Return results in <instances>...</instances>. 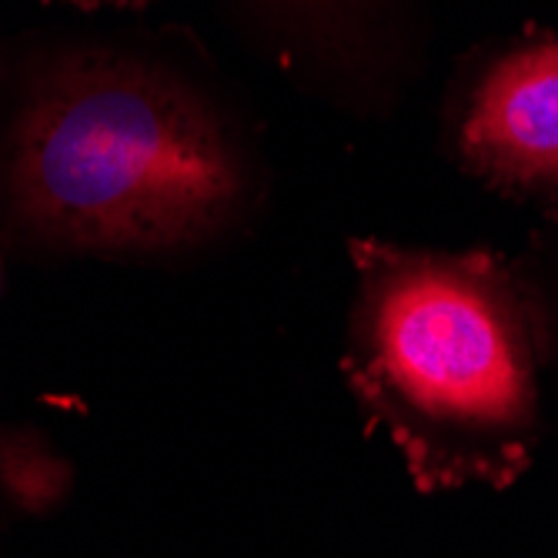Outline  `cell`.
<instances>
[{
    "label": "cell",
    "instance_id": "6da1fadb",
    "mask_svg": "<svg viewBox=\"0 0 558 558\" xmlns=\"http://www.w3.org/2000/svg\"><path fill=\"white\" fill-rule=\"evenodd\" d=\"M265 187L247 121L187 50L71 34L8 44L0 251L137 262L208 244Z\"/></svg>",
    "mask_w": 558,
    "mask_h": 558
},
{
    "label": "cell",
    "instance_id": "7a4b0ae2",
    "mask_svg": "<svg viewBox=\"0 0 558 558\" xmlns=\"http://www.w3.org/2000/svg\"><path fill=\"white\" fill-rule=\"evenodd\" d=\"M362 378L432 425L505 432L532 409L529 304L488 251L351 241Z\"/></svg>",
    "mask_w": 558,
    "mask_h": 558
},
{
    "label": "cell",
    "instance_id": "3957f363",
    "mask_svg": "<svg viewBox=\"0 0 558 558\" xmlns=\"http://www.w3.org/2000/svg\"><path fill=\"white\" fill-rule=\"evenodd\" d=\"M459 155L505 187L558 184V34L515 44L482 71L459 121Z\"/></svg>",
    "mask_w": 558,
    "mask_h": 558
},
{
    "label": "cell",
    "instance_id": "277c9868",
    "mask_svg": "<svg viewBox=\"0 0 558 558\" xmlns=\"http://www.w3.org/2000/svg\"><path fill=\"white\" fill-rule=\"evenodd\" d=\"M262 54L291 81L331 90L372 54L375 0H225Z\"/></svg>",
    "mask_w": 558,
    "mask_h": 558
},
{
    "label": "cell",
    "instance_id": "5b68a950",
    "mask_svg": "<svg viewBox=\"0 0 558 558\" xmlns=\"http://www.w3.org/2000/svg\"><path fill=\"white\" fill-rule=\"evenodd\" d=\"M54 462L37 451L34 441L0 435V492L21 505H37L54 492Z\"/></svg>",
    "mask_w": 558,
    "mask_h": 558
},
{
    "label": "cell",
    "instance_id": "8992f818",
    "mask_svg": "<svg viewBox=\"0 0 558 558\" xmlns=\"http://www.w3.org/2000/svg\"><path fill=\"white\" fill-rule=\"evenodd\" d=\"M44 4H64L77 11H144L155 0H44Z\"/></svg>",
    "mask_w": 558,
    "mask_h": 558
},
{
    "label": "cell",
    "instance_id": "52a82bcc",
    "mask_svg": "<svg viewBox=\"0 0 558 558\" xmlns=\"http://www.w3.org/2000/svg\"><path fill=\"white\" fill-rule=\"evenodd\" d=\"M4 61H8V40H0V74H4Z\"/></svg>",
    "mask_w": 558,
    "mask_h": 558
},
{
    "label": "cell",
    "instance_id": "ba28073f",
    "mask_svg": "<svg viewBox=\"0 0 558 558\" xmlns=\"http://www.w3.org/2000/svg\"><path fill=\"white\" fill-rule=\"evenodd\" d=\"M0 281H4V251H0Z\"/></svg>",
    "mask_w": 558,
    "mask_h": 558
}]
</instances>
